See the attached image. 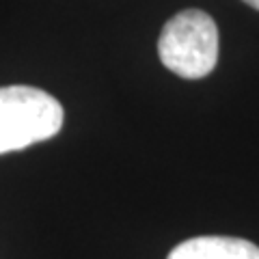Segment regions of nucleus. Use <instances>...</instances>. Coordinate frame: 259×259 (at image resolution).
<instances>
[{
    "mask_svg": "<svg viewBox=\"0 0 259 259\" xmlns=\"http://www.w3.org/2000/svg\"><path fill=\"white\" fill-rule=\"evenodd\" d=\"M65 110L35 87H0V156L44 143L61 132Z\"/></svg>",
    "mask_w": 259,
    "mask_h": 259,
    "instance_id": "1",
    "label": "nucleus"
},
{
    "mask_svg": "<svg viewBox=\"0 0 259 259\" xmlns=\"http://www.w3.org/2000/svg\"><path fill=\"white\" fill-rule=\"evenodd\" d=\"M158 54L162 65L182 78L212 74L218 61V28L212 15L199 9L173 15L160 32Z\"/></svg>",
    "mask_w": 259,
    "mask_h": 259,
    "instance_id": "2",
    "label": "nucleus"
},
{
    "mask_svg": "<svg viewBox=\"0 0 259 259\" xmlns=\"http://www.w3.org/2000/svg\"><path fill=\"white\" fill-rule=\"evenodd\" d=\"M166 259H259V246L242 238L201 236L177 244Z\"/></svg>",
    "mask_w": 259,
    "mask_h": 259,
    "instance_id": "3",
    "label": "nucleus"
},
{
    "mask_svg": "<svg viewBox=\"0 0 259 259\" xmlns=\"http://www.w3.org/2000/svg\"><path fill=\"white\" fill-rule=\"evenodd\" d=\"M244 3H246V5H250L253 9H257V11H259V0H244Z\"/></svg>",
    "mask_w": 259,
    "mask_h": 259,
    "instance_id": "4",
    "label": "nucleus"
}]
</instances>
